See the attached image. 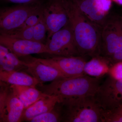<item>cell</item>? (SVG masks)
I'll return each mask as SVG.
<instances>
[{
	"mask_svg": "<svg viewBox=\"0 0 122 122\" xmlns=\"http://www.w3.org/2000/svg\"><path fill=\"white\" fill-rule=\"evenodd\" d=\"M0 80L11 85L29 86L36 87L39 82L33 76L19 71H0Z\"/></svg>",
	"mask_w": 122,
	"mask_h": 122,
	"instance_id": "obj_16",
	"label": "cell"
},
{
	"mask_svg": "<svg viewBox=\"0 0 122 122\" xmlns=\"http://www.w3.org/2000/svg\"><path fill=\"white\" fill-rule=\"evenodd\" d=\"M105 58L110 62L111 65L116 62L122 61V50Z\"/></svg>",
	"mask_w": 122,
	"mask_h": 122,
	"instance_id": "obj_26",
	"label": "cell"
},
{
	"mask_svg": "<svg viewBox=\"0 0 122 122\" xmlns=\"http://www.w3.org/2000/svg\"><path fill=\"white\" fill-rule=\"evenodd\" d=\"M43 17L47 28V40L55 33L69 24V17L62 0H48L43 5Z\"/></svg>",
	"mask_w": 122,
	"mask_h": 122,
	"instance_id": "obj_9",
	"label": "cell"
},
{
	"mask_svg": "<svg viewBox=\"0 0 122 122\" xmlns=\"http://www.w3.org/2000/svg\"><path fill=\"white\" fill-rule=\"evenodd\" d=\"M7 2L18 5H29L40 4L41 0H4Z\"/></svg>",
	"mask_w": 122,
	"mask_h": 122,
	"instance_id": "obj_27",
	"label": "cell"
},
{
	"mask_svg": "<svg viewBox=\"0 0 122 122\" xmlns=\"http://www.w3.org/2000/svg\"><path fill=\"white\" fill-rule=\"evenodd\" d=\"M25 65L26 71L36 78L39 84L68 78L58 70L42 63L36 58L30 62H26Z\"/></svg>",
	"mask_w": 122,
	"mask_h": 122,
	"instance_id": "obj_12",
	"label": "cell"
},
{
	"mask_svg": "<svg viewBox=\"0 0 122 122\" xmlns=\"http://www.w3.org/2000/svg\"><path fill=\"white\" fill-rule=\"evenodd\" d=\"M122 50V25L118 19L109 18L102 29L100 56L107 58Z\"/></svg>",
	"mask_w": 122,
	"mask_h": 122,
	"instance_id": "obj_8",
	"label": "cell"
},
{
	"mask_svg": "<svg viewBox=\"0 0 122 122\" xmlns=\"http://www.w3.org/2000/svg\"><path fill=\"white\" fill-rule=\"evenodd\" d=\"M60 102V99L58 97L51 95L38 100L25 109L21 122H29L36 116L50 111Z\"/></svg>",
	"mask_w": 122,
	"mask_h": 122,
	"instance_id": "obj_14",
	"label": "cell"
},
{
	"mask_svg": "<svg viewBox=\"0 0 122 122\" xmlns=\"http://www.w3.org/2000/svg\"><path fill=\"white\" fill-rule=\"evenodd\" d=\"M0 71L11 72L18 71L12 62L6 57L0 60Z\"/></svg>",
	"mask_w": 122,
	"mask_h": 122,
	"instance_id": "obj_25",
	"label": "cell"
},
{
	"mask_svg": "<svg viewBox=\"0 0 122 122\" xmlns=\"http://www.w3.org/2000/svg\"><path fill=\"white\" fill-rule=\"evenodd\" d=\"M42 5V3L18 5L1 9L0 34L9 35L17 30L22 26L27 18Z\"/></svg>",
	"mask_w": 122,
	"mask_h": 122,
	"instance_id": "obj_4",
	"label": "cell"
},
{
	"mask_svg": "<svg viewBox=\"0 0 122 122\" xmlns=\"http://www.w3.org/2000/svg\"><path fill=\"white\" fill-rule=\"evenodd\" d=\"M6 57L12 62L18 71L21 69H26L25 65L26 62L20 60L18 57L11 51H9Z\"/></svg>",
	"mask_w": 122,
	"mask_h": 122,
	"instance_id": "obj_24",
	"label": "cell"
},
{
	"mask_svg": "<svg viewBox=\"0 0 122 122\" xmlns=\"http://www.w3.org/2000/svg\"><path fill=\"white\" fill-rule=\"evenodd\" d=\"M44 58H36L42 63L58 70L68 77H77L86 75L84 68L86 61L84 57L62 56L52 55Z\"/></svg>",
	"mask_w": 122,
	"mask_h": 122,
	"instance_id": "obj_10",
	"label": "cell"
},
{
	"mask_svg": "<svg viewBox=\"0 0 122 122\" xmlns=\"http://www.w3.org/2000/svg\"><path fill=\"white\" fill-rule=\"evenodd\" d=\"M0 44L18 57L35 54H49L46 44L33 41L17 39L0 34Z\"/></svg>",
	"mask_w": 122,
	"mask_h": 122,
	"instance_id": "obj_11",
	"label": "cell"
},
{
	"mask_svg": "<svg viewBox=\"0 0 122 122\" xmlns=\"http://www.w3.org/2000/svg\"><path fill=\"white\" fill-rule=\"evenodd\" d=\"M112 1L116 2L118 4L122 5V0H112Z\"/></svg>",
	"mask_w": 122,
	"mask_h": 122,
	"instance_id": "obj_30",
	"label": "cell"
},
{
	"mask_svg": "<svg viewBox=\"0 0 122 122\" xmlns=\"http://www.w3.org/2000/svg\"><path fill=\"white\" fill-rule=\"evenodd\" d=\"M103 122H122V112L118 109L110 111H103Z\"/></svg>",
	"mask_w": 122,
	"mask_h": 122,
	"instance_id": "obj_21",
	"label": "cell"
},
{
	"mask_svg": "<svg viewBox=\"0 0 122 122\" xmlns=\"http://www.w3.org/2000/svg\"><path fill=\"white\" fill-rule=\"evenodd\" d=\"M110 76L117 80H122V61L112 65L109 73Z\"/></svg>",
	"mask_w": 122,
	"mask_h": 122,
	"instance_id": "obj_23",
	"label": "cell"
},
{
	"mask_svg": "<svg viewBox=\"0 0 122 122\" xmlns=\"http://www.w3.org/2000/svg\"><path fill=\"white\" fill-rule=\"evenodd\" d=\"M33 30L34 26H32L12 33L6 36L17 39L33 41Z\"/></svg>",
	"mask_w": 122,
	"mask_h": 122,
	"instance_id": "obj_22",
	"label": "cell"
},
{
	"mask_svg": "<svg viewBox=\"0 0 122 122\" xmlns=\"http://www.w3.org/2000/svg\"><path fill=\"white\" fill-rule=\"evenodd\" d=\"M43 5H42L41 7L32 14L27 18L22 26L13 33L36 25L43 18Z\"/></svg>",
	"mask_w": 122,
	"mask_h": 122,
	"instance_id": "obj_19",
	"label": "cell"
},
{
	"mask_svg": "<svg viewBox=\"0 0 122 122\" xmlns=\"http://www.w3.org/2000/svg\"><path fill=\"white\" fill-rule=\"evenodd\" d=\"M9 50L7 47L2 45H0V60L6 58Z\"/></svg>",
	"mask_w": 122,
	"mask_h": 122,
	"instance_id": "obj_29",
	"label": "cell"
},
{
	"mask_svg": "<svg viewBox=\"0 0 122 122\" xmlns=\"http://www.w3.org/2000/svg\"><path fill=\"white\" fill-rule=\"evenodd\" d=\"M118 20L119 21V22L120 24L122 25V18H119V19H118Z\"/></svg>",
	"mask_w": 122,
	"mask_h": 122,
	"instance_id": "obj_31",
	"label": "cell"
},
{
	"mask_svg": "<svg viewBox=\"0 0 122 122\" xmlns=\"http://www.w3.org/2000/svg\"><path fill=\"white\" fill-rule=\"evenodd\" d=\"M61 122V113L60 102L50 111L36 116L29 121L30 122Z\"/></svg>",
	"mask_w": 122,
	"mask_h": 122,
	"instance_id": "obj_18",
	"label": "cell"
},
{
	"mask_svg": "<svg viewBox=\"0 0 122 122\" xmlns=\"http://www.w3.org/2000/svg\"><path fill=\"white\" fill-rule=\"evenodd\" d=\"M60 103L61 122H103V111L94 96L65 99Z\"/></svg>",
	"mask_w": 122,
	"mask_h": 122,
	"instance_id": "obj_3",
	"label": "cell"
},
{
	"mask_svg": "<svg viewBox=\"0 0 122 122\" xmlns=\"http://www.w3.org/2000/svg\"><path fill=\"white\" fill-rule=\"evenodd\" d=\"M90 20L102 28L108 20L100 0H71Z\"/></svg>",
	"mask_w": 122,
	"mask_h": 122,
	"instance_id": "obj_13",
	"label": "cell"
},
{
	"mask_svg": "<svg viewBox=\"0 0 122 122\" xmlns=\"http://www.w3.org/2000/svg\"><path fill=\"white\" fill-rule=\"evenodd\" d=\"M46 33H48V28L43 17L38 23L34 26L33 41L43 43L45 39Z\"/></svg>",
	"mask_w": 122,
	"mask_h": 122,
	"instance_id": "obj_20",
	"label": "cell"
},
{
	"mask_svg": "<svg viewBox=\"0 0 122 122\" xmlns=\"http://www.w3.org/2000/svg\"><path fill=\"white\" fill-rule=\"evenodd\" d=\"M46 44L49 54L66 57L80 56L69 24L54 33Z\"/></svg>",
	"mask_w": 122,
	"mask_h": 122,
	"instance_id": "obj_7",
	"label": "cell"
},
{
	"mask_svg": "<svg viewBox=\"0 0 122 122\" xmlns=\"http://www.w3.org/2000/svg\"><path fill=\"white\" fill-rule=\"evenodd\" d=\"M10 86L23 103L25 109L38 100L51 96L44 93L40 90L36 89V87L11 85Z\"/></svg>",
	"mask_w": 122,
	"mask_h": 122,
	"instance_id": "obj_15",
	"label": "cell"
},
{
	"mask_svg": "<svg viewBox=\"0 0 122 122\" xmlns=\"http://www.w3.org/2000/svg\"><path fill=\"white\" fill-rule=\"evenodd\" d=\"M99 106L104 111H110L122 106V80L109 76L99 87L94 95Z\"/></svg>",
	"mask_w": 122,
	"mask_h": 122,
	"instance_id": "obj_6",
	"label": "cell"
},
{
	"mask_svg": "<svg viewBox=\"0 0 122 122\" xmlns=\"http://www.w3.org/2000/svg\"><path fill=\"white\" fill-rule=\"evenodd\" d=\"M25 109L10 84L0 81V122H21Z\"/></svg>",
	"mask_w": 122,
	"mask_h": 122,
	"instance_id": "obj_5",
	"label": "cell"
},
{
	"mask_svg": "<svg viewBox=\"0 0 122 122\" xmlns=\"http://www.w3.org/2000/svg\"><path fill=\"white\" fill-rule=\"evenodd\" d=\"M99 78L85 75L59 79L50 84L37 85L40 91L65 99L94 96L100 84Z\"/></svg>",
	"mask_w": 122,
	"mask_h": 122,
	"instance_id": "obj_2",
	"label": "cell"
},
{
	"mask_svg": "<svg viewBox=\"0 0 122 122\" xmlns=\"http://www.w3.org/2000/svg\"><path fill=\"white\" fill-rule=\"evenodd\" d=\"M111 65L104 57L100 56L93 57L85 63L84 71L85 74L99 78L108 73Z\"/></svg>",
	"mask_w": 122,
	"mask_h": 122,
	"instance_id": "obj_17",
	"label": "cell"
},
{
	"mask_svg": "<svg viewBox=\"0 0 122 122\" xmlns=\"http://www.w3.org/2000/svg\"><path fill=\"white\" fill-rule=\"evenodd\" d=\"M100 4L102 10L108 14L112 6V0H100Z\"/></svg>",
	"mask_w": 122,
	"mask_h": 122,
	"instance_id": "obj_28",
	"label": "cell"
},
{
	"mask_svg": "<svg viewBox=\"0 0 122 122\" xmlns=\"http://www.w3.org/2000/svg\"><path fill=\"white\" fill-rule=\"evenodd\" d=\"M62 1L80 56H100L102 28L92 22L71 0Z\"/></svg>",
	"mask_w": 122,
	"mask_h": 122,
	"instance_id": "obj_1",
	"label": "cell"
},
{
	"mask_svg": "<svg viewBox=\"0 0 122 122\" xmlns=\"http://www.w3.org/2000/svg\"><path fill=\"white\" fill-rule=\"evenodd\" d=\"M119 110L120 111L122 112V106L121 107H120L119 108H118Z\"/></svg>",
	"mask_w": 122,
	"mask_h": 122,
	"instance_id": "obj_32",
	"label": "cell"
}]
</instances>
